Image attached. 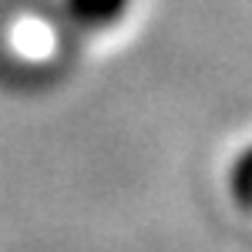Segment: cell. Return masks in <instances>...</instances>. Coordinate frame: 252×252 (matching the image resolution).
<instances>
[{
	"instance_id": "6da1fadb",
	"label": "cell",
	"mask_w": 252,
	"mask_h": 252,
	"mask_svg": "<svg viewBox=\"0 0 252 252\" xmlns=\"http://www.w3.org/2000/svg\"><path fill=\"white\" fill-rule=\"evenodd\" d=\"M131 0H64V10L67 17L81 24V27H91V31H104L128 14Z\"/></svg>"
},
{
	"instance_id": "7a4b0ae2",
	"label": "cell",
	"mask_w": 252,
	"mask_h": 252,
	"mask_svg": "<svg viewBox=\"0 0 252 252\" xmlns=\"http://www.w3.org/2000/svg\"><path fill=\"white\" fill-rule=\"evenodd\" d=\"M229 192H232L239 209L252 212V145L239 152V158L229 168Z\"/></svg>"
}]
</instances>
